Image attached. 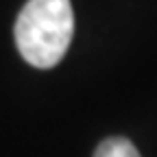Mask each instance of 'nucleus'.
I'll return each mask as SVG.
<instances>
[{
    "label": "nucleus",
    "mask_w": 157,
    "mask_h": 157,
    "mask_svg": "<svg viewBox=\"0 0 157 157\" xmlns=\"http://www.w3.org/2000/svg\"><path fill=\"white\" fill-rule=\"evenodd\" d=\"M94 157H142V155L127 137H107L105 142L98 144Z\"/></svg>",
    "instance_id": "obj_2"
},
{
    "label": "nucleus",
    "mask_w": 157,
    "mask_h": 157,
    "mask_svg": "<svg viewBox=\"0 0 157 157\" xmlns=\"http://www.w3.org/2000/svg\"><path fill=\"white\" fill-rule=\"evenodd\" d=\"M74 33L70 0H29L15 20V44L35 68H52L63 59Z\"/></svg>",
    "instance_id": "obj_1"
}]
</instances>
